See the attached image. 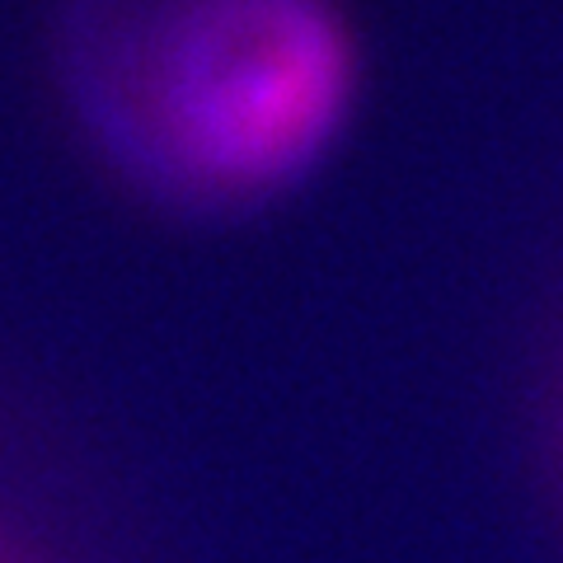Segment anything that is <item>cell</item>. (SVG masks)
Instances as JSON below:
<instances>
[{
    "label": "cell",
    "mask_w": 563,
    "mask_h": 563,
    "mask_svg": "<svg viewBox=\"0 0 563 563\" xmlns=\"http://www.w3.org/2000/svg\"><path fill=\"white\" fill-rule=\"evenodd\" d=\"M339 0H95L70 103L118 179L184 211L258 207L324 165L357 103Z\"/></svg>",
    "instance_id": "1"
},
{
    "label": "cell",
    "mask_w": 563,
    "mask_h": 563,
    "mask_svg": "<svg viewBox=\"0 0 563 563\" xmlns=\"http://www.w3.org/2000/svg\"><path fill=\"white\" fill-rule=\"evenodd\" d=\"M0 563H5V554H0Z\"/></svg>",
    "instance_id": "2"
}]
</instances>
